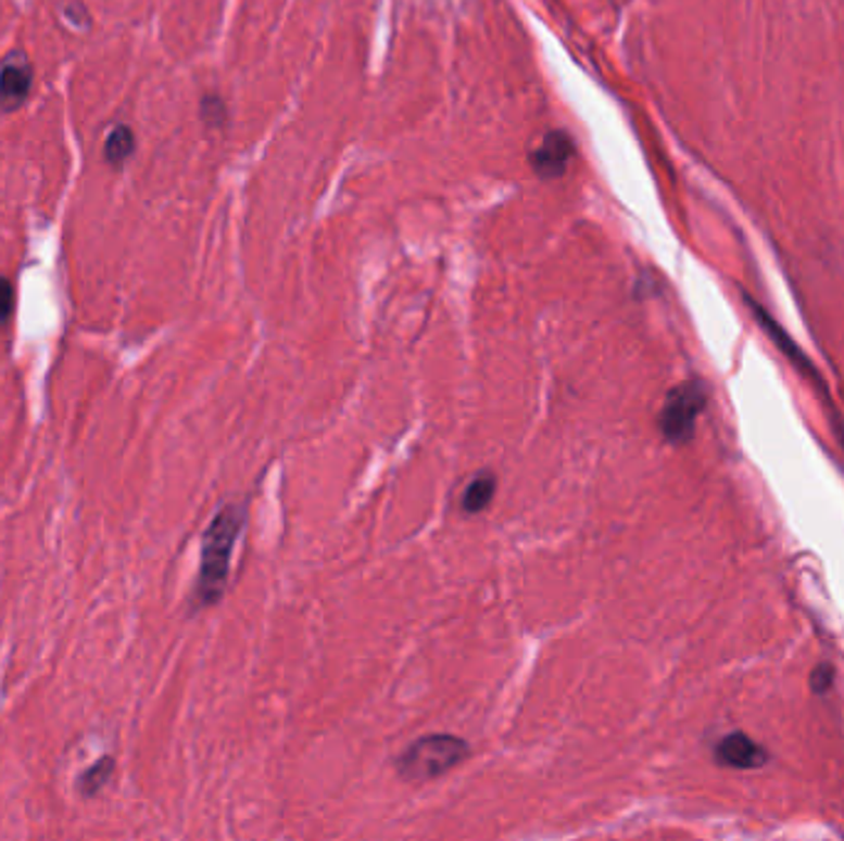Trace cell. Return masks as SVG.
Instances as JSON below:
<instances>
[{
	"mask_svg": "<svg viewBox=\"0 0 844 841\" xmlns=\"http://www.w3.org/2000/svg\"><path fill=\"white\" fill-rule=\"evenodd\" d=\"M114 767H116V763H114V757H112V755L99 757L95 765H89L87 770L77 777L79 792L85 794V798H95V794H97L99 790H102V787H104L109 780H112Z\"/></svg>",
	"mask_w": 844,
	"mask_h": 841,
	"instance_id": "8",
	"label": "cell"
},
{
	"mask_svg": "<svg viewBox=\"0 0 844 841\" xmlns=\"http://www.w3.org/2000/svg\"><path fill=\"white\" fill-rule=\"evenodd\" d=\"M203 119L211 126H221L225 122V104L217 97L203 99Z\"/></svg>",
	"mask_w": 844,
	"mask_h": 841,
	"instance_id": "11",
	"label": "cell"
},
{
	"mask_svg": "<svg viewBox=\"0 0 844 841\" xmlns=\"http://www.w3.org/2000/svg\"><path fill=\"white\" fill-rule=\"evenodd\" d=\"M716 760L726 767L748 770V767H760L766 763V750L743 732H733L716 746Z\"/></svg>",
	"mask_w": 844,
	"mask_h": 841,
	"instance_id": "6",
	"label": "cell"
},
{
	"mask_svg": "<svg viewBox=\"0 0 844 841\" xmlns=\"http://www.w3.org/2000/svg\"><path fill=\"white\" fill-rule=\"evenodd\" d=\"M496 494V479L494 474L482 472L471 479L469 486L465 488V496H462V511L465 513H479L484 511L489 504H492Z\"/></svg>",
	"mask_w": 844,
	"mask_h": 841,
	"instance_id": "7",
	"label": "cell"
},
{
	"mask_svg": "<svg viewBox=\"0 0 844 841\" xmlns=\"http://www.w3.org/2000/svg\"><path fill=\"white\" fill-rule=\"evenodd\" d=\"M244 511L240 506H225L215 513V519L207 523L203 533L201 548V568H198V581L193 602L198 608H213L221 600L225 587H228L230 563L235 546L242 533Z\"/></svg>",
	"mask_w": 844,
	"mask_h": 841,
	"instance_id": "1",
	"label": "cell"
},
{
	"mask_svg": "<svg viewBox=\"0 0 844 841\" xmlns=\"http://www.w3.org/2000/svg\"><path fill=\"white\" fill-rule=\"evenodd\" d=\"M576 156L574 139L566 131H549L543 136L541 143L531 151V168L537 170V176L553 180L566 174L570 161Z\"/></svg>",
	"mask_w": 844,
	"mask_h": 841,
	"instance_id": "4",
	"label": "cell"
},
{
	"mask_svg": "<svg viewBox=\"0 0 844 841\" xmlns=\"http://www.w3.org/2000/svg\"><path fill=\"white\" fill-rule=\"evenodd\" d=\"M13 309H15L13 284H11V279L0 277V329H3V326L11 321Z\"/></svg>",
	"mask_w": 844,
	"mask_h": 841,
	"instance_id": "10",
	"label": "cell"
},
{
	"mask_svg": "<svg viewBox=\"0 0 844 841\" xmlns=\"http://www.w3.org/2000/svg\"><path fill=\"white\" fill-rule=\"evenodd\" d=\"M469 755V748L457 736H425L417 738L413 746H407L405 753L398 757V773L405 780L413 782H428L450 773L452 767H457L462 760Z\"/></svg>",
	"mask_w": 844,
	"mask_h": 841,
	"instance_id": "2",
	"label": "cell"
},
{
	"mask_svg": "<svg viewBox=\"0 0 844 841\" xmlns=\"http://www.w3.org/2000/svg\"><path fill=\"white\" fill-rule=\"evenodd\" d=\"M136 149V141H134V133L129 126H116V129L106 136V143H104V156L106 161L112 163V166H122V163H126V158L131 156Z\"/></svg>",
	"mask_w": 844,
	"mask_h": 841,
	"instance_id": "9",
	"label": "cell"
},
{
	"mask_svg": "<svg viewBox=\"0 0 844 841\" xmlns=\"http://www.w3.org/2000/svg\"><path fill=\"white\" fill-rule=\"evenodd\" d=\"M820 674H822V668H820ZM824 674H830L828 666H824ZM828 686H830V678H820L818 674H815V689L824 691V689H828Z\"/></svg>",
	"mask_w": 844,
	"mask_h": 841,
	"instance_id": "12",
	"label": "cell"
},
{
	"mask_svg": "<svg viewBox=\"0 0 844 841\" xmlns=\"http://www.w3.org/2000/svg\"><path fill=\"white\" fill-rule=\"evenodd\" d=\"M706 405V391L702 383H682L667 395L659 412V430L671 445H684L692 439L698 415Z\"/></svg>",
	"mask_w": 844,
	"mask_h": 841,
	"instance_id": "3",
	"label": "cell"
},
{
	"mask_svg": "<svg viewBox=\"0 0 844 841\" xmlns=\"http://www.w3.org/2000/svg\"><path fill=\"white\" fill-rule=\"evenodd\" d=\"M33 85V67L25 54H11L0 67V109L13 112L25 102Z\"/></svg>",
	"mask_w": 844,
	"mask_h": 841,
	"instance_id": "5",
	"label": "cell"
}]
</instances>
